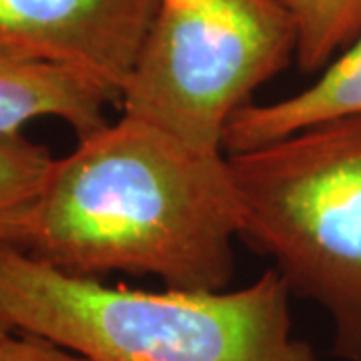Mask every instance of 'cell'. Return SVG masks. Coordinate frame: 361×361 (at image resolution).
Masks as SVG:
<instances>
[{
	"instance_id": "cell-1",
	"label": "cell",
	"mask_w": 361,
	"mask_h": 361,
	"mask_svg": "<svg viewBox=\"0 0 361 361\" xmlns=\"http://www.w3.org/2000/svg\"><path fill=\"white\" fill-rule=\"evenodd\" d=\"M239 235L227 155L123 115L54 159L16 249L82 277L151 275L171 289L219 291Z\"/></svg>"
},
{
	"instance_id": "cell-2",
	"label": "cell",
	"mask_w": 361,
	"mask_h": 361,
	"mask_svg": "<svg viewBox=\"0 0 361 361\" xmlns=\"http://www.w3.org/2000/svg\"><path fill=\"white\" fill-rule=\"evenodd\" d=\"M275 269L239 289H135L0 247V317L89 361H322Z\"/></svg>"
},
{
	"instance_id": "cell-3",
	"label": "cell",
	"mask_w": 361,
	"mask_h": 361,
	"mask_svg": "<svg viewBox=\"0 0 361 361\" xmlns=\"http://www.w3.org/2000/svg\"><path fill=\"white\" fill-rule=\"evenodd\" d=\"M239 239L334 323V355L361 361V116L227 155Z\"/></svg>"
},
{
	"instance_id": "cell-4",
	"label": "cell",
	"mask_w": 361,
	"mask_h": 361,
	"mask_svg": "<svg viewBox=\"0 0 361 361\" xmlns=\"http://www.w3.org/2000/svg\"><path fill=\"white\" fill-rule=\"evenodd\" d=\"M295 52V23L277 0H159L118 104L221 155L233 115Z\"/></svg>"
},
{
	"instance_id": "cell-5",
	"label": "cell",
	"mask_w": 361,
	"mask_h": 361,
	"mask_svg": "<svg viewBox=\"0 0 361 361\" xmlns=\"http://www.w3.org/2000/svg\"><path fill=\"white\" fill-rule=\"evenodd\" d=\"M159 0H0V44L71 66L116 103Z\"/></svg>"
},
{
	"instance_id": "cell-6",
	"label": "cell",
	"mask_w": 361,
	"mask_h": 361,
	"mask_svg": "<svg viewBox=\"0 0 361 361\" xmlns=\"http://www.w3.org/2000/svg\"><path fill=\"white\" fill-rule=\"evenodd\" d=\"M111 92L75 68L0 44V139L39 118H59L78 139L109 123Z\"/></svg>"
},
{
	"instance_id": "cell-7",
	"label": "cell",
	"mask_w": 361,
	"mask_h": 361,
	"mask_svg": "<svg viewBox=\"0 0 361 361\" xmlns=\"http://www.w3.org/2000/svg\"><path fill=\"white\" fill-rule=\"evenodd\" d=\"M361 116V35L310 87L267 104H245L223 137L225 155L243 153L322 123Z\"/></svg>"
},
{
	"instance_id": "cell-8",
	"label": "cell",
	"mask_w": 361,
	"mask_h": 361,
	"mask_svg": "<svg viewBox=\"0 0 361 361\" xmlns=\"http://www.w3.org/2000/svg\"><path fill=\"white\" fill-rule=\"evenodd\" d=\"M49 149L20 137L0 139V247H16L51 175Z\"/></svg>"
},
{
	"instance_id": "cell-9",
	"label": "cell",
	"mask_w": 361,
	"mask_h": 361,
	"mask_svg": "<svg viewBox=\"0 0 361 361\" xmlns=\"http://www.w3.org/2000/svg\"><path fill=\"white\" fill-rule=\"evenodd\" d=\"M277 2L295 23V61L303 73L323 71L361 35V0Z\"/></svg>"
},
{
	"instance_id": "cell-10",
	"label": "cell",
	"mask_w": 361,
	"mask_h": 361,
	"mask_svg": "<svg viewBox=\"0 0 361 361\" xmlns=\"http://www.w3.org/2000/svg\"><path fill=\"white\" fill-rule=\"evenodd\" d=\"M0 361H89L44 337L16 331L0 339Z\"/></svg>"
},
{
	"instance_id": "cell-11",
	"label": "cell",
	"mask_w": 361,
	"mask_h": 361,
	"mask_svg": "<svg viewBox=\"0 0 361 361\" xmlns=\"http://www.w3.org/2000/svg\"><path fill=\"white\" fill-rule=\"evenodd\" d=\"M11 331H13V327H11L8 323H6L4 319H2V317H0V339H2L4 336H8Z\"/></svg>"
}]
</instances>
